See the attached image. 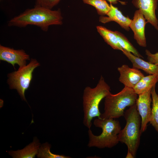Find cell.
Listing matches in <instances>:
<instances>
[{"instance_id": "obj_1", "label": "cell", "mask_w": 158, "mask_h": 158, "mask_svg": "<svg viewBox=\"0 0 158 158\" xmlns=\"http://www.w3.org/2000/svg\"><path fill=\"white\" fill-rule=\"evenodd\" d=\"M63 19L59 8L52 10L34 6L11 18L8 21V25L24 28L28 25H34L40 28L43 31L47 32L50 25H62Z\"/></svg>"}, {"instance_id": "obj_2", "label": "cell", "mask_w": 158, "mask_h": 158, "mask_svg": "<svg viewBox=\"0 0 158 158\" xmlns=\"http://www.w3.org/2000/svg\"><path fill=\"white\" fill-rule=\"evenodd\" d=\"M110 90V86L102 75L95 87L87 86L84 89L83 96V123L89 129L91 126L93 118L96 117L100 118L101 114L99 111V104L101 100L111 93Z\"/></svg>"}, {"instance_id": "obj_3", "label": "cell", "mask_w": 158, "mask_h": 158, "mask_svg": "<svg viewBox=\"0 0 158 158\" xmlns=\"http://www.w3.org/2000/svg\"><path fill=\"white\" fill-rule=\"evenodd\" d=\"M126 121L124 128L118 134L119 142L125 144L128 147V152L134 158L140 143L141 119L137 110L136 103L130 106L124 112Z\"/></svg>"}, {"instance_id": "obj_4", "label": "cell", "mask_w": 158, "mask_h": 158, "mask_svg": "<svg viewBox=\"0 0 158 158\" xmlns=\"http://www.w3.org/2000/svg\"><path fill=\"white\" fill-rule=\"evenodd\" d=\"M94 124L95 127L102 129L99 135H95L90 129L88 130L89 141L88 146L99 148H111L115 146L119 142L118 135L121 130L119 121L115 119H102L97 118L94 120Z\"/></svg>"}, {"instance_id": "obj_5", "label": "cell", "mask_w": 158, "mask_h": 158, "mask_svg": "<svg viewBox=\"0 0 158 158\" xmlns=\"http://www.w3.org/2000/svg\"><path fill=\"white\" fill-rule=\"evenodd\" d=\"M137 95L133 88L126 86L116 94L110 93L105 98L104 111L99 118L115 119L124 116L125 108L136 103Z\"/></svg>"}, {"instance_id": "obj_6", "label": "cell", "mask_w": 158, "mask_h": 158, "mask_svg": "<svg viewBox=\"0 0 158 158\" xmlns=\"http://www.w3.org/2000/svg\"><path fill=\"white\" fill-rule=\"evenodd\" d=\"M39 66V63L36 59H32L27 65L19 67L17 71L8 74L7 82L10 88L16 89L22 100L26 101L25 91L30 86L34 70Z\"/></svg>"}, {"instance_id": "obj_7", "label": "cell", "mask_w": 158, "mask_h": 158, "mask_svg": "<svg viewBox=\"0 0 158 158\" xmlns=\"http://www.w3.org/2000/svg\"><path fill=\"white\" fill-rule=\"evenodd\" d=\"M151 90V89L138 95L136 102L137 110L141 119L140 128L141 133L146 130L151 116V103L152 102Z\"/></svg>"}, {"instance_id": "obj_8", "label": "cell", "mask_w": 158, "mask_h": 158, "mask_svg": "<svg viewBox=\"0 0 158 158\" xmlns=\"http://www.w3.org/2000/svg\"><path fill=\"white\" fill-rule=\"evenodd\" d=\"M0 60L11 64L15 69V64L20 67L26 66V61L30 60V56L23 49L15 50L0 45Z\"/></svg>"}, {"instance_id": "obj_9", "label": "cell", "mask_w": 158, "mask_h": 158, "mask_svg": "<svg viewBox=\"0 0 158 158\" xmlns=\"http://www.w3.org/2000/svg\"><path fill=\"white\" fill-rule=\"evenodd\" d=\"M158 0H133V5L141 11L147 23H150L158 31V20L155 11Z\"/></svg>"}, {"instance_id": "obj_10", "label": "cell", "mask_w": 158, "mask_h": 158, "mask_svg": "<svg viewBox=\"0 0 158 158\" xmlns=\"http://www.w3.org/2000/svg\"><path fill=\"white\" fill-rule=\"evenodd\" d=\"M147 23L142 11L138 9L135 11L130 25L133 32L134 39L140 46L143 47L147 46L145 29Z\"/></svg>"}, {"instance_id": "obj_11", "label": "cell", "mask_w": 158, "mask_h": 158, "mask_svg": "<svg viewBox=\"0 0 158 158\" xmlns=\"http://www.w3.org/2000/svg\"><path fill=\"white\" fill-rule=\"evenodd\" d=\"M120 76L119 81L125 86L133 88L140 80L144 76L139 69L130 68L126 65H123L118 68Z\"/></svg>"}, {"instance_id": "obj_12", "label": "cell", "mask_w": 158, "mask_h": 158, "mask_svg": "<svg viewBox=\"0 0 158 158\" xmlns=\"http://www.w3.org/2000/svg\"><path fill=\"white\" fill-rule=\"evenodd\" d=\"M110 8L107 15V16H100L99 20L102 23H105L114 21L117 23L120 26L128 31L132 20L128 17L124 16L118 8L110 4Z\"/></svg>"}, {"instance_id": "obj_13", "label": "cell", "mask_w": 158, "mask_h": 158, "mask_svg": "<svg viewBox=\"0 0 158 158\" xmlns=\"http://www.w3.org/2000/svg\"><path fill=\"white\" fill-rule=\"evenodd\" d=\"M122 52L131 62L133 67L141 69L149 75L158 76V66L145 61L125 49Z\"/></svg>"}, {"instance_id": "obj_14", "label": "cell", "mask_w": 158, "mask_h": 158, "mask_svg": "<svg viewBox=\"0 0 158 158\" xmlns=\"http://www.w3.org/2000/svg\"><path fill=\"white\" fill-rule=\"evenodd\" d=\"M40 143L37 138H34L33 141L22 150L10 151L8 154L13 158H35L38 153Z\"/></svg>"}, {"instance_id": "obj_15", "label": "cell", "mask_w": 158, "mask_h": 158, "mask_svg": "<svg viewBox=\"0 0 158 158\" xmlns=\"http://www.w3.org/2000/svg\"><path fill=\"white\" fill-rule=\"evenodd\" d=\"M96 28L97 32L108 44L114 49L123 51V49L119 44L114 31L102 26H97Z\"/></svg>"}, {"instance_id": "obj_16", "label": "cell", "mask_w": 158, "mask_h": 158, "mask_svg": "<svg viewBox=\"0 0 158 158\" xmlns=\"http://www.w3.org/2000/svg\"><path fill=\"white\" fill-rule=\"evenodd\" d=\"M158 82V75H149L143 77L133 88L135 93L139 95L151 89Z\"/></svg>"}, {"instance_id": "obj_17", "label": "cell", "mask_w": 158, "mask_h": 158, "mask_svg": "<svg viewBox=\"0 0 158 158\" xmlns=\"http://www.w3.org/2000/svg\"><path fill=\"white\" fill-rule=\"evenodd\" d=\"M155 85L151 90L152 108L149 122L158 133V95L155 91Z\"/></svg>"}, {"instance_id": "obj_18", "label": "cell", "mask_w": 158, "mask_h": 158, "mask_svg": "<svg viewBox=\"0 0 158 158\" xmlns=\"http://www.w3.org/2000/svg\"><path fill=\"white\" fill-rule=\"evenodd\" d=\"M118 41L121 46L123 49L132 53L135 56L143 58L138 51L135 48L127 38L121 32L114 31Z\"/></svg>"}, {"instance_id": "obj_19", "label": "cell", "mask_w": 158, "mask_h": 158, "mask_svg": "<svg viewBox=\"0 0 158 158\" xmlns=\"http://www.w3.org/2000/svg\"><path fill=\"white\" fill-rule=\"evenodd\" d=\"M84 4L91 5L96 9L97 13L101 16L107 15L110 8L105 0H82Z\"/></svg>"}, {"instance_id": "obj_20", "label": "cell", "mask_w": 158, "mask_h": 158, "mask_svg": "<svg viewBox=\"0 0 158 158\" xmlns=\"http://www.w3.org/2000/svg\"><path fill=\"white\" fill-rule=\"evenodd\" d=\"M51 145L47 142L43 144L40 146L37 156L41 158H70L69 156L52 153L50 149Z\"/></svg>"}, {"instance_id": "obj_21", "label": "cell", "mask_w": 158, "mask_h": 158, "mask_svg": "<svg viewBox=\"0 0 158 158\" xmlns=\"http://www.w3.org/2000/svg\"><path fill=\"white\" fill-rule=\"evenodd\" d=\"M61 0H36L35 6L52 10Z\"/></svg>"}, {"instance_id": "obj_22", "label": "cell", "mask_w": 158, "mask_h": 158, "mask_svg": "<svg viewBox=\"0 0 158 158\" xmlns=\"http://www.w3.org/2000/svg\"><path fill=\"white\" fill-rule=\"evenodd\" d=\"M145 52L148 61L158 66V52L152 54L149 50L146 49Z\"/></svg>"}, {"instance_id": "obj_23", "label": "cell", "mask_w": 158, "mask_h": 158, "mask_svg": "<svg viewBox=\"0 0 158 158\" xmlns=\"http://www.w3.org/2000/svg\"><path fill=\"white\" fill-rule=\"evenodd\" d=\"M109 2L110 4H118V1H119L118 0H105Z\"/></svg>"}, {"instance_id": "obj_24", "label": "cell", "mask_w": 158, "mask_h": 158, "mask_svg": "<svg viewBox=\"0 0 158 158\" xmlns=\"http://www.w3.org/2000/svg\"><path fill=\"white\" fill-rule=\"evenodd\" d=\"M126 158H134L132 155L130 153L128 152Z\"/></svg>"}]
</instances>
